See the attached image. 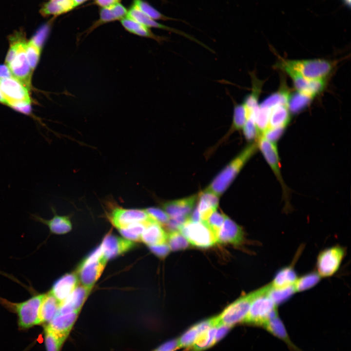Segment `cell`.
<instances>
[{
	"label": "cell",
	"mask_w": 351,
	"mask_h": 351,
	"mask_svg": "<svg viewBox=\"0 0 351 351\" xmlns=\"http://www.w3.org/2000/svg\"><path fill=\"white\" fill-rule=\"evenodd\" d=\"M10 46L5 58V65L12 77L20 82L28 90L31 88L33 70L26 54L28 40L23 30L15 31L8 37Z\"/></svg>",
	"instance_id": "cell-1"
},
{
	"label": "cell",
	"mask_w": 351,
	"mask_h": 351,
	"mask_svg": "<svg viewBox=\"0 0 351 351\" xmlns=\"http://www.w3.org/2000/svg\"><path fill=\"white\" fill-rule=\"evenodd\" d=\"M256 141L247 146L214 178L207 189L220 196L233 181L245 164L258 150Z\"/></svg>",
	"instance_id": "cell-2"
},
{
	"label": "cell",
	"mask_w": 351,
	"mask_h": 351,
	"mask_svg": "<svg viewBox=\"0 0 351 351\" xmlns=\"http://www.w3.org/2000/svg\"><path fill=\"white\" fill-rule=\"evenodd\" d=\"M45 293H36L21 302H13L0 296V304L9 311L16 313L20 330H26L39 325V308Z\"/></svg>",
	"instance_id": "cell-3"
},
{
	"label": "cell",
	"mask_w": 351,
	"mask_h": 351,
	"mask_svg": "<svg viewBox=\"0 0 351 351\" xmlns=\"http://www.w3.org/2000/svg\"><path fill=\"white\" fill-rule=\"evenodd\" d=\"M311 80H325L335 66V61L325 58L289 59L281 58L278 61Z\"/></svg>",
	"instance_id": "cell-4"
},
{
	"label": "cell",
	"mask_w": 351,
	"mask_h": 351,
	"mask_svg": "<svg viewBox=\"0 0 351 351\" xmlns=\"http://www.w3.org/2000/svg\"><path fill=\"white\" fill-rule=\"evenodd\" d=\"M0 89L7 105L24 114L31 112L28 89L13 77L0 78Z\"/></svg>",
	"instance_id": "cell-5"
},
{
	"label": "cell",
	"mask_w": 351,
	"mask_h": 351,
	"mask_svg": "<svg viewBox=\"0 0 351 351\" xmlns=\"http://www.w3.org/2000/svg\"><path fill=\"white\" fill-rule=\"evenodd\" d=\"M270 284L258 289L243 323L264 327L277 312L276 305L268 295Z\"/></svg>",
	"instance_id": "cell-6"
},
{
	"label": "cell",
	"mask_w": 351,
	"mask_h": 351,
	"mask_svg": "<svg viewBox=\"0 0 351 351\" xmlns=\"http://www.w3.org/2000/svg\"><path fill=\"white\" fill-rule=\"evenodd\" d=\"M107 260L100 246L85 258L79 265L77 273L82 285L92 288L100 276Z\"/></svg>",
	"instance_id": "cell-7"
},
{
	"label": "cell",
	"mask_w": 351,
	"mask_h": 351,
	"mask_svg": "<svg viewBox=\"0 0 351 351\" xmlns=\"http://www.w3.org/2000/svg\"><path fill=\"white\" fill-rule=\"evenodd\" d=\"M258 149L261 151L266 162L272 170L281 185L285 209L291 207L290 189L284 181L280 171L281 165L276 143L271 142L261 136L256 140Z\"/></svg>",
	"instance_id": "cell-8"
},
{
	"label": "cell",
	"mask_w": 351,
	"mask_h": 351,
	"mask_svg": "<svg viewBox=\"0 0 351 351\" xmlns=\"http://www.w3.org/2000/svg\"><path fill=\"white\" fill-rule=\"evenodd\" d=\"M178 231L189 243L195 246L207 248L217 242L214 234L206 223L202 221L195 222L189 219Z\"/></svg>",
	"instance_id": "cell-9"
},
{
	"label": "cell",
	"mask_w": 351,
	"mask_h": 351,
	"mask_svg": "<svg viewBox=\"0 0 351 351\" xmlns=\"http://www.w3.org/2000/svg\"><path fill=\"white\" fill-rule=\"evenodd\" d=\"M258 292V289L242 296L227 307L217 316L219 323L231 328L238 323H243Z\"/></svg>",
	"instance_id": "cell-10"
},
{
	"label": "cell",
	"mask_w": 351,
	"mask_h": 351,
	"mask_svg": "<svg viewBox=\"0 0 351 351\" xmlns=\"http://www.w3.org/2000/svg\"><path fill=\"white\" fill-rule=\"evenodd\" d=\"M108 218L113 225L117 229L134 223H141L147 224L152 221H155L145 210L125 209L120 207H116L113 209L108 214Z\"/></svg>",
	"instance_id": "cell-11"
},
{
	"label": "cell",
	"mask_w": 351,
	"mask_h": 351,
	"mask_svg": "<svg viewBox=\"0 0 351 351\" xmlns=\"http://www.w3.org/2000/svg\"><path fill=\"white\" fill-rule=\"evenodd\" d=\"M345 254L343 248L335 246L320 252L317 259L316 268L321 277H329L338 270Z\"/></svg>",
	"instance_id": "cell-12"
},
{
	"label": "cell",
	"mask_w": 351,
	"mask_h": 351,
	"mask_svg": "<svg viewBox=\"0 0 351 351\" xmlns=\"http://www.w3.org/2000/svg\"><path fill=\"white\" fill-rule=\"evenodd\" d=\"M275 67L288 74L296 91L312 98L320 94L325 86V80H311L302 77L291 68L277 62Z\"/></svg>",
	"instance_id": "cell-13"
},
{
	"label": "cell",
	"mask_w": 351,
	"mask_h": 351,
	"mask_svg": "<svg viewBox=\"0 0 351 351\" xmlns=\"http://www.w3.org/2000/svg\"><path fill=\"white\" fill-rule=\"evenodd\" d=\"M136 244L134 242L108 234L105 235L100 245L107 260L116 257L132 250Z\"/></svg>",
	"instance_id": "cell-14"
},
{
	"label": "cell",
	"mask_w": 351,
	"mask_h": 351,
	"mask_svg": "<svg viewBox=\"0 0 351 351\" xmlns=\"http://www.w3.org/2000/svg\"><path fill=\"white\" fill-rule=\"evenodd\" d=\"M197 197L196 195L189 197L168 201L163 204L164 211L170 218L183 219H190Z\"/></svg>",
	"instance_id": "cell-15"
},
{
	"label": "cell",
	"mask_w": 351,
	"mask_h": 351,
	"mask_svg": "<svg viewBox=\"0 0 351 351\" xmlns=\"http://www.w3.org/2000/svg\"><path fill=\"white\" fill-rule=\"evenodd\" d=\"M53 217L46 219L37 214H31L32 220L46 225L51 233L56 234H64L68 233L72 228V225L69 215H60L57 214L55 208L51 206Z\"/></svg>",
	"instance_id": "cell-16"
},
{
	"label": "cell",
	"mask_w": 351,
	"mask_h": 351,
	"mask_svg": "<svg viewBox=\"0 0 351 351\" xmlns=\"http://www.w3.org/2000/svg\"><path fill=\"white\" fill-rule=\"evenodd\" d=\"M244 235L242 227L226 216L217 233L216 240L219 243H230L237 245L242 243Z\"/></svg>",
	"instance_id": "cell-17"
},
{
	"label": "cell",
	"mask_w": 351,
	"mask_h": 351,
	"mask_svg": "<svg viewBox=\"0 0 351 351\" xmlns=\"http://www.w3.org/2000/svg\"><path fill=\"white\" fill-rule=\"evenodd\" d=\"M92 288L83 285L78 286L73 291L60 303L57 313H64L80 311Z\"/></svg>",
	"instance_id": "cell-18"
},
{
	"label": "cell",
	"mask_w": 351,
	"mask_h": 351,
	"mask_svg": "<svg viewBox=\"0 0 351 351\" xmlns=\"http://www.w3.org/2000/svg\"><path fill=\"white\" fill-rule=\"evenodd\" d=\"M78 281L77 273H66L54 282L49 292L60 303L78 285Z\"/></svg>",
	"instance_id": "cell-19"
},
{
	"label": "cell",
	"mask_w": 351,
	"mask_h": 351,
	"mask_svg": "<svg viewBox=\"0 0 351 351\" xmlns=\"http://www.w3.org/2000/svg\"><path fill=\"white\" fill-rule=\"evenodd\" d=\"M80 312L77 311L64 313H57L54 318L45 325L58 334L67 338Z\"/></svg>",
	"instance_id": "cell-20"
},
{
	"label": "cell",
	"mask_w": 351,
	"mask_h": 351,
	"mask_svg": "<svg viewBox=\"0 0 351 351\" xmlns=\"http://www.w3.org/2000/svg\"><path fill=\"white\" fill-rule=\"evenodd\" d=\"M218 324L217 317L215 316L194 325L177 339L178 348L192 347L201 333Z\"/></svg>",
	"instance_id": "cell-21"
},
{
	"label": "cell",
	"mask_w": 351,
	"mask_h": 351,
	"mask_svg": "<svg viewBox=\"0 0 351 351\" xmlns=\"http://www.w3.org/2000/svg\"><path fill=\"white\" fill-rule=\"evenodd\" d=\"M127 12V9L120 3L109 7L102 8L100 10L98 20L95 21L82 34L85 33L87 36L96 28L102 24L117 20H121L126 17Z\"/></svg>",
	"instance_id": "cell-22"
},
{
	"label": "cell",
	"mask_w": 351,
	"mask_h": 351,
	"mask_svg": "<svg viewBox=\"0 0 351 351\" xmlns=\"http://www.w3.org/2000/svg\"><path fill=\"white\" fill-rule=\"evenodd\" d=\"M218 197L207 189L199 194L196 207L201 221L206 222L210 215L216 211L218 206Z\"/></svg>",
	"instance_id": "cell-23"
},
{
	"label": "cell",
	"mask_w": 351,
	"mask_h": 351,
	"mask_svg": "<svg viewBox=\"0 0 351 351\" xmlns=\"http://www.w3.org/2000/svg\"><path fill=\"white\" fill-rule=\"evenodd\" d=\"M77 7L73 0H47L40 5L39 14L45 18H56Z\"/></svg>",
	"instance_id": "cell-24"
},
{
	"label": "cell",
	"mask_w": 351,
	"mask_h": 351,
	"mask_svg": "<svg viewBox=\"0 0 351 351\" xmlns=\"http://www.w3.org/2000/svg\"><path fill=\"white\" fill-rule=\"evenodd\" d=\"M127 16L149 28L153 27L166 30L171 32L181 35L192 40L197 41L196 39H195L192 38L186 34L157 22L155 20L151 19L142 12L134 3H133L130 8L128 11Z\"/></svg>",
	"instance_id": "cell-25"
},
{
	"label": "cell",
	"mask_w": 351,
	"mask_h": 351,
	"mask_svg": "<svg viewBox=\"0 0 351 351\" xmlns=\"http://www.w3.org/2000/svg\"><path fill=\"white\" fill-rule=\"evenodd\" d=\"M167 234L162 226L155 221L146 225L141 235V241L148 246L167 243Z\"/></svg>",
	"instance_id": "cell-26"
},
{
	"label": "cell",
	"mask_w": 351,
	"mask_h": 351,
	"mask_svg": "<svg viewBox=\"0 0 351 351\" xmlns=\"http://www.w3.org/2000/svg\"><path fill=\"white\" fill-rule=\"evenodd\" d=\"M59 305V301L50 292L45 293L39 308V324L48 323L57 313Z\"/></svg>",
	"instance_id": "cell-27"
},
{
	"label": "cell",
	"mask_w": 351,
	"mask_h": 351,
	"mask_svg": "<svg viewBox=\"0 0 351 351\" xmlns=\"http://www.w3.org/2000/svg\"><path fill=\"white\" fill-rule=\"evenodd\" d=\"M263 327L273 335L284 341L293 351H300L291 341L284 324L278 316L277 312L270 318Z\"/></svg>",
	"instance_id": "cell-28"
},
{
	"label": "cell",
	"mask_w": 351,
	"mask_h": 351,
	"mask_svg": "<svg viewBox=\"0 0 351 351\" xmlns=\"http://www.w3.org/2000/svg\"><path fill=\"white\" fill-rule=\"evenodd\" d=\"M124 28L129 32L138 36L153 39L158 42L165 40L163 37L158 36L153 33L150 28L141 24L126 16L120 20Z\"/></svg>",
	"instance_id": "cell-29"
},
{
	"label": "cell",
	"mask_w": 351,
	"mask_h": 351,
	"mask_svg": "<svg viewBox=\"0 0 351 351\" xmlns=\"http://www.w3.org/2000/svg\"><path fill=\"white\" fill-rule=\"evenodd\" d=\"M288 105L279 104L271 109L269 128L286 127L291 115Z\"/></svg>",
	"instance_id": "cell-30"
},
{
	"label": "cell",
	"mask_w": 351,
	"mask_h": 351,
	"mask_svg": "<svg viewBox=\"0 0 351 351\" xmlns=\"http://www.w3.org/2000/svg\"><path fill=\"white\" fill-rule=\"evenodd\" d=\"M297 279L296 273L292 267H286L277 272L271 285L274 288L287 287L293 285Z\"/></svg>",
	"instance_id": "cell-31"
},
{
	"label": "cell",
	"mask_w": 351,
	"mask_h": 351,
	"mask_svg": "<svg viewBox=\"0 0 351 351\" xmlns=\"http://www.w3.org/2000/svg\"><path fill=\"white\" fill-rule=\"evenodd\" d=\"M44 343L46 351H61L67 338L61 336L44 326Z\"/></svg>",
	"instance_id": "cell-32"
},
{
	"label": "cell",
	"mask_w": 351,
	"mask_h": 351,
	"mask_svg": "<svg viewBox=\"0 0 351 351\" xmlns=\"http://www.w3.org/2000/svg\"><path fill=\"white\" fill-rule=\"evenodd\" d=\"M217 325L201 333L192 346L191 351H202L214 345L215 344L214 339Z\"/></svg>",
	"instance_id": "cell-33"
},
{
	"label": "cell",
	"mask_w": 351,
	"mask_h": 351,
	"mask_svg": "<svg viewBox=\"0 0 351 351\" xmlns=\"http://www.w3.org/2000/svg\"><path fill=\"white\" fill-rule=\"evenodd\" d=\"M252 115L247 107L242 103L234 106L231 131L242 129L247 120Z\"/></svg>",
	"instance_id": "cell-34"
},
{
	"label": "cell",
	"mask_w": 351,
	"mask_h": 351,
	"mask_svg": "<svg viewBox=\"0 0 351 351\" xmlns=\"http://www.w3.org/2000/svg\"><path fill=\"white\" fill-rule=\"evenodd\" d=\"M295 292L294 284L282 288H274L270 284L268 294L273 302L277 305L287 300Z\"/></svg>",
	"instance_id": "cell-35"
},
{
	"label": "cell",
	"mask_w": 351,
	"mask_h": 351,
	"mask_svg": "<svg viewBox=\"0 0 351 351\" xmlns=\"http://www.w3.org/2000/svg\"><path fill=\"white\" fill-rule=\"evenodd\" d=\"M146 224L136 223L118 229L124 238L133 242L141 241V235Z\"/></svg>",
	"instance_id": "cell-36"
},
{
	"label": "cell",
	"mask_w": 351,
	"mask_h": 351,
	"mask_svg": "<svg viewBox=\"0 0 351 351\" xmlns=\"http://www.w3.org/2000/svg\"><path fill=\"white\" fill-rule=\"evenodd\" d=\"M55 19L56 18L52 17L49 20L42 24L30 39L41 50L49 35L51 28Z\"/></svg>",
	"instance_id": "cell-37"
},
{
	"label": "cell",
	"mask_w": 351,
	"mask_h": 351,
	"mask_svg": "<svg viewBox=\"0 0 351 351\" xmlns=\"http://www.w3.org/2000/svg\"><path fill=\"white\" fill-rule=\"evenodd\" d=\"M320 277L318 273L312 272L297 278L294 284L295 292H302L313 287L319 281Z\"/></svg>",
	"instance_id": "cell-38"
},
{
	"label": "cell",
	"mask_w": 351,
	"mask_h": 351,
	"mask_svg": "<svg viewBox=\"0 0 351 351\" xmlns=\"http://www.w3.org/2000/svg\"><path fill=\"white\" fill-rule=\"evenodd\" d=\"M167 243L170 250L173 251L183 250L189 245L188 241L177 230L170 231L167 234Z\"/></svg>",
	"instance_id": "cell-39"
},
{
	"label": "cell",
	"mask_w": 351,
	"mask_h": 351,
	"mask_svg": "<svg viewBox=\"0 0 351 351\" xmlns=\"http://www.w3.org/2000/svg\"><path fill=\"white\" fill-rule=\"evenodd\" d=\"M133 3L144 14L156 20H168L169 18L163 15L147 2L142 0H135Z\"/></svg>",
	"instance_id": "cell-40"
},
{
	"label": "cell",
	"mask_w": 351,
	"mask_h": 351,
	"mask_svg": "<svg viewBox=\"0 0 351 351\" xmlns=\"http://www.w3.org/2000/svg\"><path fill=\"white\" fill-rule=\"evenodd\" d=\"M312 99L308 96L296 92L295 94L290 95L288 102L289 108L293 112L299 111L307 105Z\"/></svg>",
	"instance_id": "cell-41"
},
{
	"label": "cell",
	"mask_w": 351,
	"mask_h": 351,
	"mask_svg": "<svg viewBox=\"0 0 351 351\" xmlns=\"http://www.w3.org/2000/svg\"><path fill=\"white\" fill-rule=\"evenodd\" d=\"M226 215L222 213L214 211L209 217L206 223L214 234L216 237L222 226Z\"/></svg>",
	"instance_id": "cell-42"
},
{
	"label": "cell",
	"mask_w": 351,
	"mask_h": 351,
	"mask_svg": "<svg viewBox=\"0 0 351 351\" xmlns=\"http://www.w3.org/2000/svg\"><path fill=\"white\" fill-rule=\"evenodd\" d=\"M41 49L30 40H28L26 54L30 66L33 71L39 60Z\"/></svg>",
	"instance_id": "cell-43"
},
{
	"label": "cell",
	"mask_w": 351,
	"mask_h": 351,
	"mask_svg": "<svg viewBox=\"0 0 351 351\" xmlns=\"http://www.w3.org/2000/svg\"><path fill=\"white\" fill-rule=\"evenodd\" d=\"M242 129L244 136L248 141L256 140V141L260 136L252 115L247 120Z\"/></svg>",
	"instance_id": "cell-44"
},
{
	"label": "cell",
	"mask_w": 351,
	"mask_h": 351,
	"mask_svg": "<svg viewBox=\"0 0 351 351\" xmlns=\"http://www.w3.org/2000/svg\"><path fill=\"white\" fill-rule=\"evenodd\" d=\"M150 217L161 226L166 225L170 217L166 213L157 208H149L145 210Z\"/></svg>",
	"instance_id": "cell-45"
},
{
	"label": "cell",
	"mask_w": 351,
	"mask_h": 351,
	"mask_svg": "<svg viewBox=\"0 0 351 351\" xmlns=\"http://www.w3.org/2000/svg\"><path fill=\"white\" fill-rule=\"evenodd\" d=\"M285 127L269 128L261 135L267 140L276 143L283 135Z\"/></svg>",
	"instance_id": "cell-46"
},
{
	"label": "cell",
	"mask_w": 351,
	"mask_h": 351,
	"mask_svg": "<svg viewBox=\"0 0 351 351\" xmlns=\"http://www.w3.org/2000/svg\"><path fill=\"white\" fill-rule=\"evenodd\" d=\"M150 250L159 257H164L170 252V249L168 244L149 246Z\"/></svg>",
	"instance_id": "cell-47"
},
{
	"label": "cell",
	"mask_w": 351,
	"mask_h": 351,
	"mask_svg": "<svg viewBox=\"0 0 351 351\" xmlns=\"http://www.w3.org/2000/svg\"><path fill=\"white\" fill-rule=\"evenodd\" d=\"M178 349L177 339H175L163 343L153 351H175Z\"/></svg>",
	"instance_id": "cell-48"
},
{
	"label": "cell",
	"mask_w": 351,
	"mask_h": 351,
	"mask_svg": "<svg viewBox=\"0 0 351 351\" xmlns=\"http://www.w3.org/2000/svg\"><path fill=\"white\" fill-rule=\"evenodd\" d=\"M231 328H232L220 323L217 325L214 339L215 344L226 335Z\"/></svg>",
	"instance_id": "cell-49"
},
{
	"label": "cell",
	"mask_w": 351,
	"mask_h": 351,
	"mask_svg": "<svg viewBox=\"0 0 351 351\" xmlns=\"http://www.w3.org/2000/svg\"><path fill=\"white\" fill-rule=\"evenodd\" d=\"M120 1V0H95V2L101 8H104L118 3Z\"/></svg>",
	"instance_id": "cell-50"
},
{
	"label": "cell",
	"mask_w": 351,
	"mask_h": 351,
	"mask_svg": "<svg viewBox=\"0 0 351 351\" xmlns=\"http://www.w3.org/2000/svg\"><path fill=\"white\" fill-rule=\"evenodd\" d=\"M13 77L7 66L0 64V78Z\"/></svg>",
	"instance_id": "cell-51"
},
{
	"label": "cell",
	"mask_w": 351,
	"mask_h": 351,
	"mask_svg": "<svg viewBox=\"0 0 351 351\" xmlns=\"http://www.w3.org/2000/svg\"><path fill=\"white\" fill-rule=\"evenodd\" d=\"M0 103L7 105L6 100L4 99V97H3V96L2 95L0 89Z\"/></svg>",
	"instance_id": "cell-52"
},
{
	"label": "cell",
	"mask_w": 351,
	"mask_h": 351,
	"mask_svg": "<svg viewBox=\"0 0 351 351\" xmlns=\"http://www.w3.org/2000/svg\"><path fill=\"white\" fill-rule=\"evenodd\" d=\"M88 0H73L76 6H78L87 1Z\"/></svg>",
	"instance_id": "cell-53"
},
{
	"label": "cell",
	"mask_w": 351,
	"mask_h": 351,
	"mask_svg": "<svg viewBox=\"0 0 351 351\" xmlns=\"http://www.w3.org/2000/svg\"><path fill=\"white\" fill-rule=\"evenodd\" d=\"M343 3L346 6L350 8L351 7V0H341Z\"/></svg>",
	"instance_id": "cell-54"
}]
</instances>
